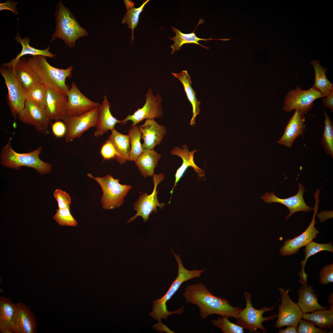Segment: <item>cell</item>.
Wrapping results in <instances>:
<instances>
[{
	"instance_id": "6da1fadb",
	"label": "cell",
	"mask_w": 333,
	"mask_h": 333,
	"mask_svg": "<svg viewBox=\"0 0 333 333\" xmlns=\"http://www.w3.org/2000/svg\"><path fill=\"white\" fill-rule=\"evenodd\" d=\"M183 295L187 303L198 306L202 319L216 314L222 318L232 317L236 319L242 309L239 306H232L227 299L214 295L201 282L187 286Z\"/></svg>"
},
{
	"instance_id": "7a4b0ae2",
	"label": "cell",
	"mask_w": 333,
	"mask_h": 333,
	"mask_svg": "<svg viewBox=\"0 0 333 333\" xmlns=\"http://www.w3.org/2000/svg\"><path fill=\"white\" fill-rule=\"evenodd\" d=\"M54 17L56 28L50 43L60 39L69 48H72L79 38L88 35L86 30L80 25L73 14L61 0L57 4Z\"/></svg>"
},
{
	"instance_id": "3957f363",
	"label": "cell",
	"mask_w": 333,
	"mask_h": 333,
	"mask_svg": "<svg viewBox=\"0 0 333 333\" xmlns=\"http://www.w3.org/2000/svg\"><path fill=\"white\" fill-rule=\"evenodd\" d=\"M172 253L177 261L178 265V274L166 294L161 298L153 302L152 311L149 313L154 319L161 322L162 319L166 320L170 315L178 314L182 315L184 311L183 305L179 309L172 311L167 310L166 303L170 300L184 282L200 277L204 269L188 270L183 266L179 255Z\"/></svg>"
},
{
	"instance_id": "277c9868",
	"label": "cell",
	"mask_w": 333,
	"mask_h": 333,
	"mask_svg": "<svg viewBox=\"0 0 333 333\" xmlns=\"http://www.w3.org/2000/svg\"><path fill=\"white\" fill-rule=\"evenodd\" d=\"M43 147L41 146L27 153H19L12 148L11 139L2 149L0 154V163L9 168L19 170L22 166L31 167L41 175L50 173L52 171L50 163L42 161L39 156Z\"/></svg>"
},
{
	"instance_id": "5b68a950",
	"label": "cell",
	"mask_w": 333,
	"mask_h": 333,
	"mask_svg": "<svg viewBox=\"0 0 333 333\" xmlns=\"http://www.w3.org/2000/svg\"><path fill=\"white\" fill-rule=\"evenodd\" d=\"M28 59L30 66L42 83L55 85L67 94L69 89L66 84V80L71 77L72 66L66 69L55 68L47 62V57L42 56H33Z\"/></svg>"
},
{
	"instance_id": "8992f818",
	"label": "cell",
	"mask_w": 333,
	"mask_h": 333,
	"mask_svg": "<svg viewBox=\"0 0 333 333\" xmlns=\"http://www.w3.org/2000/svg\"><path fill=\"white\" fill-rule=\"evenodd\" d=\"M87 176L96 180L101 187L103 191L101 203L105 210H111L120 207L132 188L130 185L120 184V179L114 178L110 174H107L103 177H94L91 174L88 173Z\"/></svg>"
},
{
	"instance_id": "52a82bcc",
	"label": "cell",
	"mask_w": 333,
	"mask_h": 333,
	"mask_svg": "<svg viewBox=\"0 0 333 333\" xmlns=\"http://www.w3.org/2000/svg\"><path fill=\"white\" fill-rule=\"evenodd\" d=\"M244 296L246 300V306L240 312L236 319V323L244 329L249 330L250 332L257 333V329H259L263 333H266L267 331L263 326L262 323L273 320L277 317L278 314L265 318L263 317V314L265 312L273 310L276 305L271 307H263L259 309H256L253 307L251 303V294L245 292Z\"/></svg>"
},
{
	"instance_id": "ba28073f",
	"label": "cell",
	"mask_w": 333,
	"mask_h": 333,
	"mask_svg": "<svg viewBox=\"0 0 333 333\" xmlns=\"http://www.w3.org/2000/svg\"><path fill=\"white\" fill-rule=\"evenodd\" d=\"M0 73L5 80L8 91L7 103L15 120L24 107L26 100L25 92L18 81L13 68L1 65Z\"/></svg>"
},
{
	"instance_id": "9c48e42d",
	"label": "cell",
	"mask_w": 333,
	"mask_h": 333,
	"mask_svg": "<svg viewBox=\"0 0 333 333\" xmlns=\"http://www.w3.org/2000/svg\"><path fill=\"white\" fill-rule=\"evenodd\" d=\"M323 98L321 93L312 87L307 90L302 89L297 85L295 89L290 90L285 96L283 110L289 113L298 109L305 115L312 108L314 102Z\"/></svg>"
},
{
	"instance_id": "30bf717a",
	"label": "cell",
	"mask_w": 333,
	"mask_h": 333,
	"mask_svg": "<svg viewBox=\"0 0 333 333\" xmlns=\"http://www.w3.org/2000/svg\"><path fill=\"white\" fill-rule=\"evenodd\" d=\"M99 107L79 116H66L63 121L66 127L65 141L70 142L80 138L90 128L96 127L98 119Z\"/></svg>"
},
{
	"instance_id": "8fae6325",
	"label": "cell",
	"mask_w": 333,
	"mask_h": 333,
	"mask_svg": "<svg viewBox=\"0 0 333 333\" xmlns=\"http://www.w3.org/2000/svg\"><path fill=\"white\" fill-rule=\"evenodd\" d=\"M165 177L162 173L155 174L153 176L154 183V188L151 194L148 195L146 192H143L134 204V209L136 213L130 218L127 223H129L134 220L138 216H141L145 223L147 221L150 215L152 213H156L158 211L157 207L163 209L165 204L160 203L158 199L157 195L158 191L157 190L158 185Z\"/></svg>"
},
{
	"instance_id": "7c38bea8",
	"label": "cell",
	"mask_w": 333,
	"mask_h": 333,
	"mask_svg": "<svg viewBox=\"0 0 333 333\" xmlns=\"http://www.w3.org/2000/svg\"><path fill=\"white\" fill-rule=\"evenodd\" d=\"M278 290L281 295V303L278 306V313L275 327L280 329L286 326L297 327L299 321L302 319V311L297 303L290 298L288 294L290 289L285 290L280 287Z\"/></svg>"
},
{
	"instance_id": "4fadbf2b",
	"label": "cell",
	"mask_w": 333,
	"mask_h": 333,
	"mask_svg": "<svg viewBox=\"0 0 333 333\" xmlns=\"http://www.w3.org/2000/svg\"><path fill=\"white\" fill-rule=\"evenodd\" d=\"M146 101L143 107L138 109L132 115L128 114L125 118L121 120L120 123L125 125L129 121L132 124L131 127L136 125L144 119L159 118L163 116L162 107L161 105L162 98L159 95L154 96L150 88L145 95Z\"/></svg>"
},
{
	"instance_id": "5bb4252c",
	"label": "cell",
	"mask_w": 333,
	"mask_h": 333,
	"mask_svg": "<svg viewBox=\"0 0 333 333\" xmlns=\"http://www.w3.org/2000/svg\"><path fill=\"white\" fill-rule=\"evenodd\" d=\"M45 86L47 92L45 111L49 119L51 121L63 120L66 115L67 94L56 85Z\"/></svg>"
},
{
	"instance_id": "9a60e30c",
	"label": "cell",
	"mask_w": 333,
	"mask_h": 333,
	"mask_svg": "<svg viewBox=\"0 0 333 333\" xmlns=\"http://www.w3.org/2000/svg\"><path fill=\"white\" fill-rule=\"evenodd\" d=\"M315 205L312 219L306 229L301 234L293 239H288L285 241L280 249V254L282 256L290 255L297 253L301 247L306 246L317 237L319 233L318 229L314 226L316 223L315 217L317 212L319 201V195L314 196Z\"/></svg>"
},
{
	"instance_id": "2e32d148",
	"label": "cell",
	"mask_w": 333,
	"mask_h": 333,
	"mask_svg": "<svg viewBox=\"0 0 333 333\" xmlns=\"http://www.w3.org/2000/svg\"><path fill=\"white\" fill-rule=\"evenodd\" d=\"M18 118L23 123L33 126L40 134L45 135L48 133L49 125L51 123L45 110L28 100H26Z\"/></svg>"
},
{
	"instance_id": "e0dca14e",
	"label": "cell",
	"mask_w": 333,
	"mask_h": 333,
	"mask_svg": "<svg viewBox=\"0 0 333 333\" xmlns=\"http://www.w3.org/2000/svg\"><path fill=\"white\" fill-rule=\"evenodd\" d=\"M68 101L66 116H79L99 107L100 104L92 101L80 92L73 82L67 94Z\"/></svg>"
},
{
	"instance_id": "ac0fdd59",
	"label": "cell",
	"mask_w": 333,
	"mask_h": 333,
	"mask_svg": "<svg viewBox=\"0 0 333 333\" xmlns=\"http://www.w3.org/2000/svg\"><path fill=\"white\" fill-rule=\"evenodd\" d=\"M298 187V190L297 194L288 198L281 199L277 197L273 191L265 193L261 198L267 203H278L286 206L290 211L289 213L286 218V220H288L297 212L301 211L309 212L314 209V208L308 207L304 201L303 195L305 190L303 185L299 183Z\"/></svg>"
},
{
	"instance_id": "d6986e66",
	"label": "cell",
	"mask_w": 333,
	"mask_h": 333,
	"mask_svg": "<svg viewBox=\"0 0 333 333\" xmlns=\"http://www.w3.org/2000/svg\"><path fill=\"white\" fill-rule=\"evenodd\" d=\"M139 127L143 140L142 144L143 153L154 150L156 146L161 143L166 134V127L159 125L154 119H146L144 124Z\"/></svg>"
},
{
	"instance_id": "ffe728a7",
	"label": "cell",
	"mask_w": 333,
	"mask_h": 333,
	"mask_svg": "<svg viewBox=\"0 0 333 333\" xmlns=\"http://www.w3.org/2000/svg\"><path fill=\"white\" fill-rule=\"evenodd\" d=\"M15 314L11 325L15 333H35L37 324L33 312L29 307L22 302H18Z\"/></svg>"
},
{
	"instance_id": "44dd1931",
	"label": "cell",
	"mask_w": 333,
	"mask_h": 333,
	"mask_svg": "<svg viewBox=\"0 0 333 333\" xmlns=\"http://www.w3.org/2000/svg\"><path fill=\"white\" fill-rule=\"evenodd\" d=\"M304 115L299 109L295 110L285 128L283 135L278 141L279 144L290 148L295 139L303 135L306 127Z\"/></svg>"
},
{
	"instance_id": "7402d4cb",
	"label": "cell",
	"mask_w": 333,
	"mask_h": 333,
	"mask_svg": "<svg viewBox=\"0 0 333 333\" xmlns=\"http://www.w3.org/2000/svg\"><path fill=\"white\" fill-rule=\"evenodd\" d=\"M182 148L178 146L175 147L170 151L171 154L179 156L183 161L182 164L177 170L175 175V184L170 192L171 194V198L175 187L188 167H192L200 177L204 176V171L197 166L194 161V154L198 150H193L192 151H190L187 145L186 144L182 145ZM170 199L169 202H170Z\"/></svg>"
},
{
	"instance_id": "603a6c76",
	"label": "cell",
	"mask_w": 333,
	"mask_h": 333,
	"mask_svg": "<svg viewBox=\"0 0 333 333\" xmlns=\"http://www.w3.org/2000/svg\"><path fill=\"white\" fill-rule=\"evenodd\" d=\"M298 282L302 284L297 290L298 298L297 304L303 313H308L316 310H327L318 302L317 295L313 286L307 283V280L299 279Z\"/></svg>"
},
{
	"instance_id": "cb8c5ba5",
	"label": "cell",
	"mask_w": 333,
	"mask_h": 333,
	"mask_svg": "<svg viewBox=\"0 0 333 333\" xmlns=\"http://www.w3.org/2000/svg\"><path fill=\"white\" fill-rule=\"evenodd\" d=\"M17 78L25 92L35 84L42 83L40 78L30 66L28 59L20 58L13 68Z\"/></svg>"
},
{
	"instance_id": "d4e9b609",
	"label": "cell",
	"mask_w": 333,
	"mask_h": 333,
	"mask_svg": "<svg viewBox=\"0 0 333 333\" xmlns=\"http://www.w3.org/2000/svg\"><path fill=\"white\" fill-rule=\"evenodd\" d=\"M103 98V102L99 107L98 119L94 132L96 137L103 135L109 130L112 131L116 124L121 122L112 115L110 111L111 104L106 96L105 95Z\"/></svg>"
},
{
	"instance_id": "484cf974",
	"label": "cell",
	"mask_w": 333,
	"mask_h": 333,
	"mask_svg": "<svg viewBox=\"0 0 333 333\" xmlns=\"http://www.w3.org/2000/svg\"><path fill=\"white\" fill-rule=\"evenodd\" d=\"M15 40L22 45V51L14 58L8 62L2 63V66L13 68L20 58L28 55L32 56H42L54 59H55L56 56V55L49 51L50 48L49 45L46 49L43 50L37 49L31 46L29 44L31 39L27 36L25 37L23 39L22 38L18 31L17 33Z\"/></svg>"
},
{
	"instance_id": "4316f807",
	"label": "cell",
	"mask_w": 333,
	"mask_h": 333,
	"mask_svg": "<svg viewBox=\"0 0 333 333\" xmlns=\"http://www.w3.org/2000/svg\"><path fill=\"white\" fill-rule=\"evenodd\" d=\"M107 140L113 146L116 152L115 158L121 165L129 161L130 145L128 134H123L114 129Z\"/></svg>"
},
{
	"instance_id": "83f0119b",
	"label": "cell",
	"mask_w": 333,
	"mask_h": 333,
	"mask_svg": "<svg viewBox=\"0 0 333 333\" xmlns=\"http://www.w3.org/2000/svg\"><path fill=\"white\" fill-rule=\"evenodd\" d=\"M172 74L177 78L182 84L187 97L191 105L192 116L190 125L193 126L195 125L196 116L200 112V102L198 101L196 96V92L191 87L192 82L191 76L186 70H183L181 72L178 73H172Z\"/></svg>"
},
{
	"instance_id": "f1b7e54d",
	"label": "cell",
	"mask_w": 333,
	"mask_h": 333,
	"mask_svg": "<svg viewBox=\"0 0 333 333\" xmlns=\"http://www.w3.org/2000/svg\"><path fill=\"white\" fill-rule=\"evenodd\" d=\"M161 155L154 150L142 153L135 162L141 175L144 178L153 176L154 169Z\"/></svg>"
},
{
	"instance_id": "f546056e",
	"label": "cell",
	"mask_w": 333,
	"mask_h": 333,
	"mask_svg": "<svg viewBox=\"0 0 333 333\" xmlns=\"http://www.w3.org/2000/svg\"><path fill=\"white\" fill-rule=\"evenodd\" d=\"M310 64L314 71L315 80L312 87L321 93L323 97L333 92V84L327 78L326 73L327 69L323 67L319 61L314 60Z\"/></svg>"
},
{
	"instance_id": "4dcf8cb0",
	"label": "cell",
	"mask_w": 333,
	"mask_h": 333,
	"mask_svg": "<svg viewBox=\"0 0 333 333\" xmlns=\"http://www.w3.org/2000/svg\"><path fill=\"white\" fill-rule=\"evenodd\" d=\"M199 23L200 21L193 31L188 34L184 33L174 27H171L172 30L175 33V36L170 38V39L174 42V43L170 46L172 49L171 54H173L176 51H179L184 44L194 43L199 45L207 49H208L210 48L209 47H205L200 44L199 43V42L201 40L206 42L208 40H220V39H212V38L204 39L197 37L194 32L200 23Z\"/></svg>"
},
{
	"instance_id": "1f68e13d",
	"label": "cell",
	"mask_w": 333,
	"mask_h": 333,
	"mask_svg": "<svg viewBox=\"0 0 333 333\" xmlns=\"http://www.w3.org/2000/svg\"><path fill=\"white\" fill-rule=\"evenodd\" d=\"M302 319L312 321L321 329H330L333 327V310H316L311 313H303Z\"/></svg>"
},
{
	"instance_id": "d6a6232c",
	"label": "cell",
	"mask_w": 333,
	"mask_h": 333,
	"mask_svg": "<svg viewBox=\"0 0 333 333\" xmlns=\"http://www.w3.org/2000/svg\"><path fill=\"white\" fill-rule=\"evenodd\" d=\"M332 244V242L323 244H319L312 241L305 246V259L300 263L302 265L301 269L298 273L300 278V279L307 280V275L305 272L304 267L308 258L310 256L322 251H327L332 253L333 246Z\"/></svg>"
},
{
	"instance_id": "836d02e7",
	"label": "cell",
	"mask_w": 333,
	"mask_h": 333,
	"mask_svg": "<svg viewBox=\"0 0 333 333\" xmlns=\"http://www.w3.org/2000/svg\"><path fill=\"white\" fill-rule=\"evenodd\" d=\"M131 146L129 161H135L143 153L141 142L142 134L139 127L137 125L131 127L128 131Z\"/></svg>"
},
{
	"instance_id": "e575fe53",
	"label": "cell",
	"mask_w": 333,
	"mask_h": 333,
	"mask_svg": "<svg viewBox=\"0 0 333 333\" xmlns=\"http://www.w3.org/2000/svg\"><path fill=\"white\" fill-rule=\"evenodd\" d=\"M16 308L17 304L13 303L10 298L0 296V323L11 327Z\"/></svg>"
},
{
	"instance_id": "d590c367",
	"label": "cell",
	"mask_w": 333,
	"mask_h": 333,
	"mask_svg": "<svg viewBox=\"0 0 333 333\" xmlns=\"http://www.w3.org/2000/svg\"><path fill=\"white\" fill-rule=\"evenodd\" d=\"M46 88L42 83L37 84L25 92L26 100L45 110Z\"/></svg>"
},
{
	"instance_id": "8d00e7d4",
	"label": "cell",
	"mask_w": 333,
	"mask_h": 333,
	"mask_svg": "<svg viewBox=\"0 0 333 333\" xmlns=\"http://www.w3.org/2000/svg\"><path fill=\"white\" fill-rule=\"evenodd\" d=\"M325 125L321 145L326 153L333 158V122L327 113L324 111Z\"/></svg>"
},
{
	"instance_id": "74e56055",
	"label": "cell",
	"mask_w": 333,
	"mask_h": 333,
	"mask_svg": "<svg viewBox=\"0 0 333 333\" xmlns=\"http://www.w3.org/2000/svg\"><path fill=\"white\" fill-rule=\"evenodd\" d=\"M150 1L147 0L144 2L139 7L136 8L132 7L126 9L127 12L124 16L121 21L122 24H126L128 28L132 30L130 44L134 39V29L138 26L139 22V16L143 10L146 5Z\"/></svg>"
},
{
	"instance_id": "f35d334b",
	"label": "cell",
	"mask_w": 333,
	"mask_h": 333,
	"mask_svg": "<svg viewBox=\"0 0 333 333\" xmlns=\"http://www.w3.org/2000/svg\"><path fill=\"white\" fill-rule=\"evenodd\" d=\"M214 326L220 329L224 333H243V327L230 322L228 318L218 317L211 321Z\"/></svg>"
},
{
	"instance_id": "ab89813d",
	"label": "cell",
	"mask_w": 333,
	"mask_h": 333,
	"mask_svg": "<svg viewBox=\"0 0 333 333\" xmlns=\"http://www.w3.org/2000/svg\"><path fill=\"white\" fill-rule=\"evenodd\" d=\"M70 210L57 209L53 218L60 226H76L78 223L71 214Z\"/></svg>"
},
{
	"instance_id": "60d3db41",
	"label": "cell",
	"mask_w": 333,
	"mask_h": 333,
	"mask_svg": "<svg viewBox=\"0 0 333 333\" xmlns=\"http://www.w3.org/2000/svg\"><path fill=\"white\" fill-rule=\"evenodd\" d=\"M314 323L312 321L301 319L297 326L298 333H333L332 330L330 331L323 330L315 327Z\"/></svg>"
},
{
	"instance_id": "b9f144b4",
	"label": "cell",
	"mask_w": 333,
	"mask_h": 333,
	"mask_svg": "<svg viewBox=\"0 0 333 333\" xmlns=\"http://www.w3.org/2000/svg\"><path fill=\"white\" fill-rule=\"evenodd\" d=\"M53 196L57 202L58 208L70 209L71 200L68 193L57 188L54 191Z\"/></svg>"
},
{
	"instance_id": "7bdbcfd3",
	"label": "cell",
	"mask_w": 333,
	"mask_h": 333,
	"mask_svg": "<svg viewBox=\"0 0 333 333\" xmlns=\"http://www.w3.org/2000/svg\"><path fill=\"white\" fill-rule=\"evenodd\" d=\"M319 282L323 285L333 282V264L326 265L319 272Z\"/></svg>"
},
{
	"instance_id": "ee69618b",
	"label": "cell",
	"mask_w": 333,
	"mask_h": 333,
	"mask_svg": "<svg viewBox=\"0 0 333 333\" xmlns=\"http://www.w3.org/2000/svg\"><path fill=\"white\" fill-rule=\"evenodd\" d=\"M101 154L104 159H109L115 158L116 152L112 144L107 140L101 147Z\"/></svg>"
},
{
	"instance_id": "f6af8a7d",
	"label": "cell",
	"mask_w": 333,
	"mask_h": 333,
	"mask_svg": "<svg viewBox=\"0 0 333 333\" xmlns=\"http://www.w3.org/2000/svg\"><path fill=\"white\" fill-rule=\"evenodd\" d=\"M52 130L54 135L57 138L65 136L66 127L64 123L59 120L56 121L52 125Z\"/></svg>"
},
{
	"instance_id": "bcb514c9",
	"label": "cell",
	"mask_w": 333,
	"mask_h": 333,
	"mask_svg": "<svg viewBox=\"0 0 333 333\" xmlns=\"http://www.w3.org/2000/svg\"><path fill=\"white\" fill-rule=\"evenodd\" d=\"M17 2L15 1L12 0H7L0 3V11L8 10L11 11L14 15H18V12L17 7Z\"/></svg>"
},
{
	"instance_id": "7dc6e473",
	"label": "cell",
	"mask_w": 333,
	"mask_h": 333,
	"mask_svg": "<svg viewBox=\"0 0 333 333\" xmlns=\"http://www.w3.org/2000/svg\"><path fill=\"white\" fill-rule=\"evenodd\" d=\"M322 100L323 105L326 108L330 109V111H333V92L325 97Z\"/></svg>"
},
{
	"instance_id": "c3c4849f",
	"label": "cell",
	"mask_w": 333,
	"mask_h": 333,
	"mask_svg": "<svg viewBox=\"0 0 333 333\" xmlns=\"http://www.w3.org/2000/svg\"><path fill=\"white\" fill-rule=\"evenodd\" d=\"M331 212H321L320 213L318 214L317 216L320 219V222H323L328 219L332 218V214L330 215V213Z\"/></svg>"
},
{
	"instance_id": "681fc988",
	"label": "cell",
	"mask_w": 333,
	"mask_h": 333,
	"mask_svg": "<svg viewBox=\"0 0 333 333\" xmlns=\"http://www.w3.org/2000/svg\"><path fill=\"white\" fill-rule=\"evenodd\" d=\"M278 333H298L297 327L289 326L286 328L282 329L280 328Z\"/></svg>"
},
{
	"instance_id": "f907efd6",
	"label": "cell",
	"mask_w": 333,
	"mask_h": 333,
	"mask_svg": "<svg viewBox=\"0 0 333 333\" xmlns=\"http://www.w3.org/2000/svg\"><path fill=\"white\" fill-rule=\"evenodd\" d=\"M0 332L4 333H13L11 328L8 325L2 323H0Z\"/></svg>"
},
{
	"instance_id": "816d5d0a",
	"label": "cell",
	"mask_w": 333,
	"mask_h": 333,
	"mask_svg": "<svg viewBox=\"0 0 333 333\" xmlns=\"http://www.w3.org/2000/svg\"><path fill=\"white\" fill-rule=\"evenodd\" d=\"M157 325L158 327V330L164 331L168 333H175L171 330L165 325L162 323L161 322H159Z\"/></svg>"
},
{
	"instance_id": "f5cc1de1",
	"label": "cell",
	"mask_w": 333,
	"mask_h": 333,
	"mask_svg": "<svg viewBox=\"0 0 333 333\" xmlns=\"http://www.w3.org/2000/svg\"><path fill=\"white\" fill-rule=\"evenodd\" d=\"M126 9L130 8L132 7H134V3L132 1L129 0H123Z\"/></svg>"
},
{
	"instance_id": "db71d44e",
	"label": "cell",
	"mask_w": 333,
	"mask_h": 333,
	"mask_svg": "<svg viewBox=\"0 0 333 333\" xmlns=\"http://www.w3.org/2000/svg\"><path fill=\"white\" fill-rule=\"evenodd\" d=\"M327 300L329 303L330 304L329 308L333 310V293L329 295L328 296Z\"/></svg>"
}]
</instances>
